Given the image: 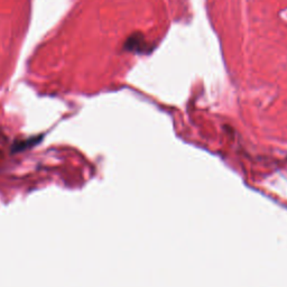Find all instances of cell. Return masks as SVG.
Returning <instances> with one entry per match:
<instances>
[{"label": "cell", "instance_id": "6da1fadb", "mask_svg": "<svg viewBox=\"0 0 287 287\" xmlns=\"http://www.w3.org/2000/svg\"><path fill=\"white\" fill-rule=\"evenodd\" d=\"M146 47L147 44L145 43V40H144V36L142 34H139V33L129 36L128 39H127L125 43V48L129 52L142 53Z\"/></svg>", "mask_w": 287, "mask_h": 287}]
</instances>
